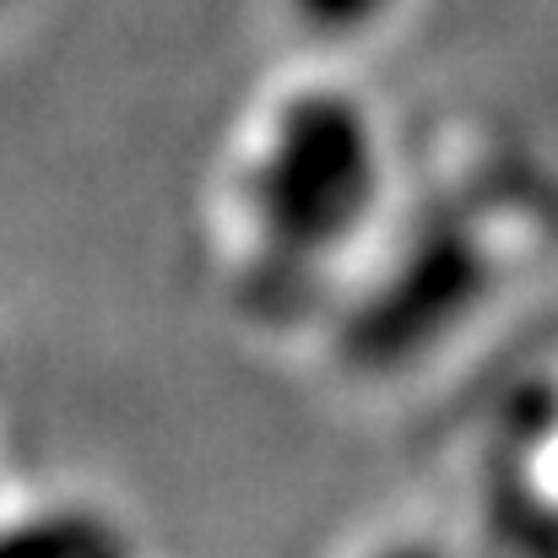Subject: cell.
<instances>
[{"instance_id":"7a4b0ae2","label":"cell","mask_w":558,"mask_h":558,"mask_svg":"<svg viewBox=\"0 0 558 558\" xmlns=\"http://www.w3.org/2000/svg\"><path fill=\"white\" fill-rule=\"evenodd\" d=\"M488 282V260L477 250V239L461 222H434L407 266L364 304V315L348 326L342 353L364 369H390L407 364L412 353H423L434 337H445L483 293Z\"/></svg>"},{"instance_id":"6da1fadb","label":"cell","mask_w":558,"mask_h":558,"mask_svg":"<svg viewBox=\"0 0 558 558\" xmlns=\"http://www.w3.org/2000/svg\"><path fill=\"white\" fill-rule=\"evenodd\" d=\"M374 195L369 120L342 93H299L282 104L255 163V222L277 260L310 266L348 239Z\"/></svg>"},{"instance_id":"3957f363","label":"cell","mask_w":558,"mask_h":558,"mask_svg":"<svg viewBox=\"0 0 558 558\" xmlns=\"http://www.w3.org/2000/svg\"><path fill=\"white\" fill-rule=\"evenodd\" d=\"M390 0H293L299 22H310L315 33H359Z\"/></svg>"}]
</instances>
